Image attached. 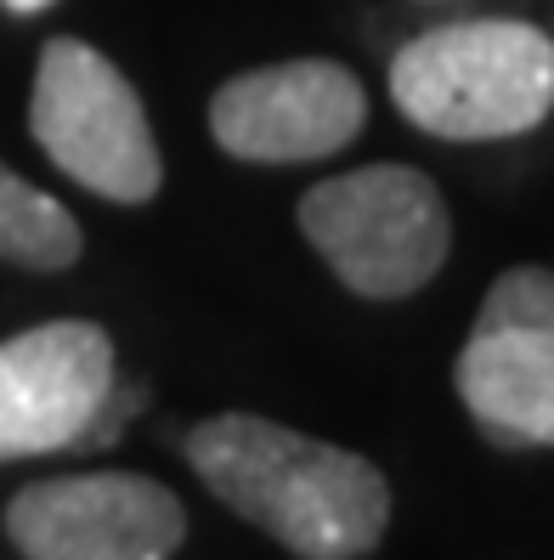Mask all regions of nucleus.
I'll return each instance as SVG.
<instances>
[{"instance_id": "5", "label": "nucleus", "mask_w": 554, "mask_h": 560, "mask_svg": "<svg viewBox=\"0 0 554 560\" xmlns=\"http://www.w3.org/2000/svg\"><path fill=\"white\" fill-rule=\"evenodd\" d=\"M7 533L28 560H170L187 510L148 476H51L7 504Z\"/></svg>"}, {"instance_id": "1", "label": "nucleus", "mask_w": 554, "mask_h": 560, "mask_svg": "<svg viewBox=\"0 0 554 560\" xmlns=\"http://www.w3.org/2000/svg\"><path fill=\"white\" fill-rule=\"evenodd\" d=\"M187 458L215 499L300 560H363L390 521V487L363 453L260 413H215L187 431Z\"/></svg>"}, {"instance_id": "10", "label": "nucleus", "mask_w": 554, "mask_h": 560, "mask_svg": "<svg viewBox=\"0 0 554 560\" xmlns=\"http://www.w3.org/2000/svg\"><path fill=\"white\" fill-rule=\"evenodd\" d=\"M527 328H554V272L543 267L504 272L486 289L470 335H527Z\"/></svg>"}, {"instance_id": "3", "label": "nucleus", "mask_w": 554, "mask_h": 560, "mask_svg": "<svg viewBox=\"0 0 554 560\" xmlns=\"http://www.w3.org/2000/svg\"><path fill=\"white\" fill-rule=\"evenodd\" d=\"M300 233L334 278L368 301H402L425 289L452 249L441 187L408 164H368L317 182L300 199Z\"/></svg>"}, {"instance_id": "2", "label": "nucleus", "mask_w": 554, "mask_h": 560, "mask_svg": "<svg viewBox=\"0 0 554 560\" xmlns=\"http://www.w3.org/2000/svg\"><path fill=\"white\" fill-rule=\"evenodd\" d=\"M390 103L447 142L520 137L554 108V40L515 18L441 23L397 51Z\"/></svg>"}, {"instance_id": "7", "label": "nucleus", "mask_w": 554, "mask_h": 560, "mask_svg": "<svg viewBox=\"0 0 554 560\" xmlns=\"http://www.w3.org/2000/svg\"><path fill=\"white\" fill-rule=\"evenodd\" d=\"M114 385V340L85 317H57L0 340V465L74 447Z\"/></svg>"}, {"instance_id": "9", "label": "nucleus", "mask_w": 554, "mask_h": 560, "mask_svg": "<svg viewBox=\"0 0 554 560\" xmlns=\"http://www.w3.org/2000/svg\"><path fill=\"white\" fill-rule=\"evenodd\" d=\"M80 221L51 192L28 187L17 171L0 164V260L28 272H62L80 260Z\"/></svg>"}, {"instance_id": "4", "label": "nucleus", "mask_w": 554, "mask_h": 560, "mask_svg": "<svg viewBox=\"0 0 554 560\" xmlns=\"http://www.w3.org/2000/svg\"><path fill=\"white\" fill-rule=\"evenodd\" d=\"M28 130L62 176L114 205H148L165 182L142 96L85 40H46L28 96Z\"/></svg>"}, {"instance_id": "6", "label": "nucleus", "mask_w": 554, "mask_h": 560, "mask_svg": "<svg viewBox=\"0 0 554 560\" xmlns=\"http://www.w3.org/2000/svg\"><path fill=\"white\" fill-rule=\"evenodd\" d=\"M368 125V96L345 62L295 57L226 80L210 96V130L233 159L300 164L340 153Z\"/></svg>"}, {"instance_id": "8", "label": "nucleus", "mask_w": 554, "mask_h": 560, "mask_svg": "<svg viewBox=\"0 0 554 560\" xmlns=\"http://www.w3.org/2000/svg\"><path fill=\"white\" fill-rule=\"evenodd\" d=\"M452 385L498 447H554V328L470 335Z\"/></svg>"}, {"instance_id": "11", "label": "nucleus", "mask_w": 554, "mask_h": 560, "mask_svg": "<svg viewBox=\"0 0 554 560\" xmlns=\"http://www.w3.org/2000/svg\"><path fill=\"white\" fill-rule=\"evenodd\" d=\"M12 12H40V7H51V0H7Z\"/></svg>"}]
</instances>
